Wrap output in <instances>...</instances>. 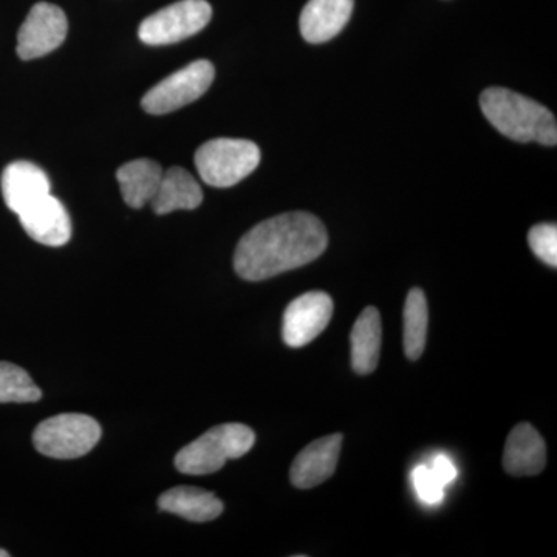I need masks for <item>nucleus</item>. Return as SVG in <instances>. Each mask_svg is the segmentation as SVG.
<instances>
[{
	"instance_id": "7ed1b4c3",
	"label": "nucleus",
	"mask_w": 557,
	"mask_h": 557,
	"mask_svg": "<svg viewBox=\"0 0 557 557\" xmlns=\"http://www.w3.org/2000/svg\"><path fill=\"white\" fill-rule=\"evenodd\" d=\"M255 443L251 428L240 423L220 424L180 450L175 467L183 474H214L225 467L226 461L244 457Z\"/></svg>"
},
{
	"instance_id": "9b49d317",
	"label": "nucleus",
	"mask_w": 557,
	"mask_h": 557,
	"mask_svg": "<svg viewBox=\"0 0 557 557\" xmlns=\"http://www.w3.org/2000/svg\"><path fill=\"white\" fill-rule=\"evenodd\" d=\"M0 185L7 207L17 215L49 196L51 189L46 172L30 161L10 163L2 172Z\"/></svg>"
},
{
	"instance_id": "6ab92c4d",
	"label": "nucleus",
	"mask_w": 557,
	"mask_h": 557,
	"mask_svg": "<svg viewBox=\"0 0 557 557\" xmlns=\"http://www.w3.org/2000/svg\"><path fill=\"white\" fill-rule=\"evenodd\" d=\"M429 309L423 289L412 288L405 306V351L406 357L417 361L426 347Z\"/></svg>"
},
{
	"instance_id": "4468645a",
	"label": "nucleus",
	"mask_w": 557,
	"mask_h": 557,
	"mask_svg": "<svg viewBox=\"0 0 557 557\" xmlns=\"http://www.w3.org/2000/svg\"><path fill=\"white\" fill-rule=\"evenodd\" d=\"M355 0H309L300 13L302 38L322 44L338 36L354 13Z\"/></svg>"
},
{
	"instance_id": "9d476101",
	"label": "nucleus",
	"mask_w": 557,
	"mask_h": 557,
	"mask_svg": "<svg viewBox=\"0 0 557 557\" xmlns=\"http://www.w3.org/2000/svg\"><path fill=\"white\" fill-rule=\"evenodd\" d=\"M343 435L333 434L311 442L298 454L289 469V482L299 490H310L327 482L336 471Z\"/></svg>"
},
{
	"instance_id": "dca6fc26",
	"label": "nucleus",
	"mask_w": 557,
	"mask_h": 557,
	"mask_svg": "<svg viewBox=\"0 0 557 557\" xmlns=\"http://www.w3.org/2000/svg\"><path fill=\"white\" fill-rule=\"evenodd\" d=\"M203 201L197 180L183 168L174 166L163 172L159 189L150 200L156 214L164 215L180 209H196Z\"/></svg>"
},
{
	"instance_id": "aec40b11",
	"label": "nucleus",
	"mask_w": 557,
	"mask_h": 557,
	"mask_svg": "<svg viewBox=\"0 0 557 557\" xmlns=\"http://www.w3.org/2000/svg\"><path fill=\"white\" fill-rule=\"evenodd\" d=\"M42 398V391L32 376L11 362H0V403H35Z\"/></svg>"
},
{
	"instance_id": "a211bd4d",
	"label": "nucleus",
	"mask_w": 557,
	"mask_h": 557,
	"mask_svg": "<svg viewBox=\"0 0 557 557\" xmlns=\"http://www.w3.org/2000/svg\"><path fill=\"white\" fill-rule=\"evenodd\" d=\"M161 177L163 170L160 164L148 159L129 161L116 172L123 199L134 209L150 203L159 189Z\"/></svg>"
},
{
	"instance_id": "2eb2a0df",
	"label": "nucleus",
	"mask_w": 557,
	"mask_h": 557,
	"mask_svg": "<svg viewBox=\"0 0 557 557\" xmlns=\"http://www.w3.org/2000/svg\"><path fill=\"white\" fill-rule=\"evenodd\" d=\"M159 508L190 522H209L223 512V504L218 496L196 486L172 487L161 494Z\"/></svg>"
},
{
	"instance_id": "f3484780",
	"label": "nucleus",
	"mask_w": 557,
	"mask_h": 557,
	"mask_svg": "<svg viewBox=\"0 0 557 557\" xmlns=\"http://www.w3.org/2000/svg\"><path fill=\"white\" fill-rule=\"evenodd\" d=\"M381 327L380 311L368 307L359 314L350 333L351 368L358 375H369L376 369L380 361Z\"/></svg>"
},
{
	"instance_id": "ddd939ff",
	"label": "nucleus",
	"mask_w": 557,
	"mask_h": 557,
	"mask_svg": "<svg viewBox=\"0 0 557 557\" xmlns=\"http://www.w3.org/2000/svg\"><path fill=\"white\" fill-rule=\"evenodd\" d=\"M547 446L530 423H520L509 432L504 453V468L515 478H530L544 471Z\"/></svg>"
},
{
	"instance_id": "412c9836",
	"label": "nucleus",
	"mask_w": 557,
	"mask_h": 557,
	"mask_svg": "<svg viewBox=\"0 0 557 557\" xmlns=\"http://www.w3.org/2000/svg\"><path fill=\"white\" fill-rule=\"evenodd\" d=\"M528 244L542 262L557 267V226L555 223H541L528 233Z\"/></svg>"
},
{
	"instance_id": "f257e3e1",
	"label": "nucleus",
	"mask_w": 557,
	"mask_h": 557,
	"mask_svg": "<svg viewBox=\"0 0 557 557\" xmlns=\"http://www.w3.org/2000/svg\"><path fill=\"white\" fill-rule=\"evenodd\" d=\"M327 245V230L317 215L285 212L263 220L242 237L234 270L245 281H265L313 262Z\"/></svg>"
},
{
	"instance_id": "6e6552de",
	"label": "nucleus",
	"mask_w": 557,
	"mask_h": 557,
	"mask_svg": "<svg viewBox=\"0 0 557 557\" xmlns=\"http://www.w3.org/2000/svg\"><path fill=\"white\" fill-rule=\"evenodd\" d=\"M67 32V16L60 7L36 3L17 33V54L24 61L46 57L64 42Z\"/></svg>"
},
{
	"instance_id": "0eeeda50",
	"label": "nucleus",
	"mask_w": 557,
	"mask_h": 557,
	"mask_svg": "<svg viewBox=\"0 0 557 557\" xmlns=\"http://www.w3.org/2000/svg\"><path fill=\"white\" fill-rule=\"evenodd\" d=\"M214 65L207 60L190 62L178 72L172 73L143 97L145 112L164 115L185 108L207 94L214 81Z\"/></svg>"
},
{
	"instance_id": "1a4fd4ad",
	"label": "nucleus",
	"mask_w": 557,
	"mask_h": 557,
	"mask_svg": "<svg viewBox=\"0 0 557 557\" xmlns=\"http://www.w3.org/2000/svg\"><path fill=\"white\" fill-rule=\"evenodd\" d=\"M333 317V300L327 293L309 292L288 304L282 324V338L293 348L318 338Z\"/></svg>"
},
{
	"instance_id": "b1692460",
	"label": "nucleus",
	"mask_w": 557,
	"mask_h": 557,
	"mask_svg": "<svg viewBox=\"0 0 557 557\" xmlns=\"http://www.w3.org/2000/svg\"><path fill=\"white\" fill-rule=\"evenodd\" d=\"M9 553L5 552V549L0 548V557H9Z\"/></svg>"
},
{
	"instance_id": "f8f14e48",
	"label": "nucleus",
	"mask_w": 557,
	"mask_h": 557,
	"mask_svg": "<svg viewBox=\"0 0 557 557\" xmlns=\"http://www.w3.org/2000/svg\"><path fill=\"white\" fill-rule=\"evenodd\" d=\"M17 218L25 233L46 247H62L72 237V222L67 209L51 194L27 211L21 212Z\"/></svg>"
},
{
	"instance_id": "4be33fe9",
	"label": "nucleus",
	"mask_w": 557,
	"mask_h": 557,
	"mask_svg": "<svg viewBox=\"0 0 557 557\" xmlns=\"http://www.w3.org/2000/svg\"><path fill=\"white\" fill-rule=\"evenodd\" d=\"M412 482L416 486L418 497L424 502V504H438L443 498V490L445 486L440 483V480L435 478L434 472L426 465H421L413 469Z\"/></svg>"
},
{
	"instance_id": "39448f33",
	"label": "nucleus",
	"mask_w": 557,
	"mask_h": 557,
	"mask_svg": "<svg viewBox=\"0 0 557 557\" xmlns=\"http://www.w3.org/2000/svg\"><path fill=\"white\" fill-rule=\"evenodd\" d=\"M101 438V426L84 413H60L35 429L33 443L42 456L72 460L89 454Z\"/></svg>"
},
{
	"instance_id": "20e7f679",
	"label": "nucleus",
	"mask_w": 557,
	"mask_h": 557,
	"mask_svg": "<svg viewBox=\"0 0 557 557\" xmlns=\"http://www.w3.org/2000/svg\"><path fill=\"white\" fill-rule=\"evenodd\" d=\"M201 180L214 188H231L247 178L260 163V149L248 139L214 138L196 152Z\"/></svg>"
},
{
	"instance_id": "f03ea898",
	"label": "nucleus",
	"mask_w": 557,
	"mask_h": 557,
	"mask_svg": "<svg viewBox=\"0 0 557 557\" xmlns=\"http://www.w3.org/2000/svg\"><path fill=\"white\" fill-rule=\"evenodd\" d=\"M483 115L505 137L519 143L557 145L555 115L541 102L509 89L490 87L480 95Z\"/></svg>"
},
{
	"instance_id": "5701e85b",
	"label": "nucleus",
	"mask_w": 557,
	"mask_h": 557,
	"mask_svg": "<svg viewBox=\"0 0 557 557\" xmlns=\"http://www.w3.org/2000/svg\"><path fill=\"white\" fill-rule=\"evenodd\" d=\"M429 468H431V471L434 472L435 478L440 480L443 486L449 485L457 478L456 467L446 456L435 457Z\"/></svg>"
},
{
	"instance_id": "423d86ee",
	"label": "nucleus",
	"mask_w": 557,
	"mask_h": 557,
	"mask_svg": "<svg viewBox=\"0 0 557 557\" xmlns=\"http://www.w3.org/2000/svg\"><path fill=\"white\" fill-rule=\"evenodd\" d=\"M211 17L207 0H180L146 17L138 36L148 46H170L203 30Z\"/></svg>"
}]
</instances>
